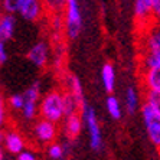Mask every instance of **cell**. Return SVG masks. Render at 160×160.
<instances>
[{
    "instance_id": "d6986e66",
    "label": "cell",
    "mask_w": 160,
    "mask_h": 160,
    "mask_svg": "<svg viewBox=\"0 0 160 160\" xmlns=\"http://www.w3.org/2000/svg\"><path fill=\"white\" fill-rule=\"evenodd\" d=\"M48 149H46V154H48L49 159L53 160H61L68 154V146L63 144V143H58V142H52L49 143Z\"/></svg>"
},
{
    "instance_id": "ba28073f",
    "label": "cell",
    "mask_w": 160,
    "mask_h": 160,
    "mask_svg": "<svg viewBox=\"0 0 160 160\" xmlns=\"http://www.w3.org/2000/svg\"><path fill=\"white\" fill-rule=\"evenodd\" d=\"M33 136L38 140V143H41V144H49V143L55 142L56 136H58L56 123H52L45 118L38 120L33 126Z\"/></svg>"
},
{
    "instance_id": "2e32d148",
    "label": "cell",
    "mask_w": 160,
    "mask_h": 160,
    "mask_svg": "<svg viewBox=\"0 0 160 160\" xmlns=\"http://www.w3.org/2000/svg\"><path fill=\"white\" fill-rule=\"evenodd\" d=\"M67 85H68V92H71L81 104H84V102H85V100H84V88H82V84L78 77H77V75H72V74L68 75Z\"/></svg>"
},
{
    "instance_id": "8992f818",
    "label": "cell",
    "mask_w": 160,
    "mask_h": 160,
    "mask_svg": "<svg viewBox=\"0 0 160 160\" xmlns=\"http://www.w3.org/2000/svg\"><path fill=\"white\" fill-rule=\"evenodd\" d=\"M160 49V23L150 22L149 25L140 28L138 35V51L140 53L147 51Z\"/></svg>"
},
{
    "instance_id": "ffe728a7",
    "label": "cell",
    "mask_w": 160,
    "mask_h": 160,
    "mask_svg": "<svg viewBox=\"0 0 160 160\" xmlns=\"http://www.w3.org/2000/svg\"><path fill=\"white\" fill-rule=\"evenodd\" d=\"M105 108H107L110 117L114 120H120L123 117V108H121V104L117 97L114 95H108L107 100H105Z\"/></svg>"
},
{
    "instance_id": "cb8c5ba5",
    "label": "cell",
    "mask_w": 160,
    "mask_h": 160,
    "mask_svg": "<svg viewBox=\"0 0 160 160\" xmlns=\"http://www.w3.org/2000/svg\"><path fill=\"white\" fill-rule=\"evenodd\" d=\"M152 19H153V22L160 23V0H153V4H152Z\"/></svg>"
},
{
    "instance_id": "4fadbf2b",
    "label": "cell",
    "mask_w": 160,
    "mask_h": 160,
    "mask_svg": "<svg viewBox=\"0 0 160 160\" xmlns=\"http://www.w3.org/2000/svg\"><path fill=\"white\" fill-rule=\"evenodd\" d=\"M3 144L4 150L13 156H18L22 150H25V140L16 131H8L6 134H3Z\"/></svg>"
},
{
    "instance_id": "f1b7e54d",
    "label": "cell",
    "mask_w": 160,
    "mask_h": 160,
    "mask_svg": "<svg viewBox=\"0 0 160 160\" xmlns=\"http://www.w3.org/2000/svg\"><path fill=\"white\" fill-rule=\"evenodd\" d=\"M62 26H63V18L55 15V18H53V29H55V30H61V28H62Z\"/></svg>"
},
{
    "instance_id": "44dd1931",
    "label": "cell",
    "mask_w": 160,
    "mask_h": 160,
    "mask_svg": "<svg viewBox=\"0 0 160 160\" xmlns=\"http://www.w3.org/2000/svg\"><path fill=\"white\" fill-rule=\"evenodd\" d=\"M81 102L72 95L71 92H63V108H65V116L74 114V112H79L81 108Z\"/></svg>"
},
{
    "instance_id": "484cf974",
    "label": "cell",
    "mask_w": 160,
    "mask_h": 160,
    "mask_svg": "<svg viewBox=\"0 0 160 160\" xmlns=\"http://www.w3.org/2000/svg\"><path fill=\"white\" fill-rule=\"evenodd\" d=\"M4 121H6V104L3 98H0V130L3 128Z\"/></svg>"
},
{
    "instance_id": "9c48e42d",
    "label": "cell",
    "mask_w": 160,
    "mask_h": 160,
    "mask_svg": "<svg viewBox=\"0 0 160 160\" xmlns=\"http://www.w3.org/2000/svg\"><path fill=\"white\" fill-rule=\"evenodd\" d=\"M152 4L153 0H134L133 15L138 25V29L152 22Z\"/></svg>"
},
{
    "instance_id": "277c9868",
    "label": "cell",
    "mask_w": 160,
    "mask_h": 160,
    "mask_svg": "<svg viewBox=\"0 0 160 160\" xmlns=\"http://www.w3.org/2000/svg\"><path fill=\"white\" fill-rule=\"evenodd\" d=\"M63 13V29L69 39H77L84 26V18L77 0H65Z\"/></svg>"
},
{
    "instance_id": "4316f807",
    "label": "cell",
    "mask_w": 160,
    "mask_h": 160,
    "mask_svg": "<svg viewBox=\"0 0 160 160\" xmlns=\"http://www.w3.org/2000/svg\"><path fill=\"white\" fill-rule=\"evenodd\" d=\"M16 157L19 160H35L36 154H33V152H29V150H22Z\"/></svg>"
},
{
    "instance_id": "5b68a950",
    "label": "cell",
    "mask_w": 160,
    "mask_h": 160,
    "mask_svg": "<svg viewBox=\"0 0 160 160\" xmlns=\"http://www.w3.org/2000/svg\"><path fill=\"white\" fill-rule=\"evenodd\" d=\"M142 118L143 124H144L146 134L149 137L150 143H152L157 150L160 149V116L157 112H154L144 102L142 107Z\"/></svg>"
},
{
    "instance_id": "ac0fdd59",
    "label": "cell",
    "mask_w": 160,
    "mask_h": 160,
    "mask_svg": "<svg viewBox=\"0 0 160 160\" xmlns=\"http://www.w3.org/2000/svg\"><path fill=\"white\" fill-rule=\"evenodd\" d=\"M160 65V49L140 53V71Z\"/></svg>"
},
{
    "instance_id": "e0dca14e",
    "label": "cell",
    "mask_w": 160,
    "mask_h": 160,
    "mask_svg": "<svg viewBox=\"0 0 160 160\" xmlns=\"http://www.w3.org/2000/svg\"><path fill=\"white\" fill-rule=\"evenodd\" d=\"M126 108H127V112L130 114H134V112L138 110L140 107V94H138L137 88L136 87H128L126 89Z\"/></svg>"
},
{
    "instance_id": "9a60e30c",
    "label": "cell",
    "mask_w": 160,
    "mask_h": 160,
    "mask_svg": "<svg viewBox=\"0 0 160 160\" xmlns=\"http://www.w3.org/2000/svg\"><path fill=\"white\" fill-rule=\"evenodd\" d=\"M16 30V19L15 15L6 13L0 18V41L8 42L10 41Z\"/></svg>"
},
{
    "instance_id": "5bb4252c",
    "label": "cell",
    "mask_w": 160,
    "mask_h": 160,
    "mask_svg": "<svg viewBox=\"0 0 160 160\" xmlns=\"http://www.w3.org/2000/svg\"><path fill=\"white\" fill-rule=\"evenodd\" d=\"M101 84L104 87V91L107 94H112L114 88H116V81H117V75H116V68L114 65L110 62L104 63L101 67Z\"/></svg>"
},
{
    "instance_id": "30bf717a",
    "label": "cell",
    "mask_w": 160,
    "mask_h": 160,
    "mask_svg": "<svg viewBox=\"0 0 160 160\" xmlns=\"http://www.w3.org/2000/svg\"><path fill=\"white\" fill-rule=\"evenodd\" d=\"M63 134L65 137L71 142L74 138H77L81 134V130L84 127V121H82V117L79 112H74V114H69V116L63 117Z\"/></svg>"
},
{
    "instance_id": "4dcf8cb0",
    "label": "cell",
    "mask_w": 160,
    "mask_h": 160,
    "mask_svg": "<svg viewBox=\"0 0 160 160\" xmlns=\"http://www.w3.org/2000/svg\"><path fill=\"white\" fill-rule=\"evenodd\" d=\"M159 152H160V149H159Z\"/></svg>"
},
{
    "instance_id": "3957f363",
    "label": "cell",
    "mask_w": 160,
    "mask_h": 160,
    "mask_svg": "<svg viewBox=\"0 0 160 160\" xmlns=\"http://www.w3.org/2000/svg\"><path fill=\"white\" fill-rule=\"evenodd\" d=\"M79 114L82 117L87 133H88L91 150L92 152H101V149H102V134H101V127L100 123H98V117L95 110L92 107H89L87 102H84L81 105V108H79Z\"/></svg>"
},
{
    "instance_id": "6da1fadb",
    "label": "cell",
    "mask_w": 160,
    "mask_h": 160,
    "mask_svg": "<svg viewBox=\"0 0 160 160\" xmlns=\"http://www.w3.org/2000/svg\"><path fill=\"white\" fill-rule=\"evenodd\" d=\"M6 13L22 16L25 20L35 22L43 15V0H2Z\"/></svg>"
},
{
    "instance_id": "d4e9b609",
    "label": "cell",
    "mask_w": 160,
    "mask_h": 160,
    "mask_svg": "<svg viewBox=\"0 0 160 160\" xmlns=\"http://www.w3.org/2000/svg\"><path fill=\"white\" fill-rule=\"evenodd\" d=\"M45 3H46L48 8H51L52 10L56 12L65 6V0H45Z\"/></svg>"
},
{
    "instance_id": "83f0119b",
    "label": "cell",
    "mask_w": 160,
    "mask_h": 160,
    "mask_svg": "<svg viewBox=\"0 0 160 160\" xmlns=\"http://www.w3.org/2000/svg\"><path fill=\"white\" fill-rule=\"evenodd\" d=\"M9 55H8V51H6V42L0 41V65H3L6 61H8Z\"/></svg>"
},
{
    "instance_id": "7402d4cb",
    "label": "cell",
    "mask_w": 160,
    "mask_h": 160,
    "mask_svg": "<svg viewBox=\"0 0 160 160\" xmlns=\"http://www.w3.org/2000/svg\"><path fill=\"white\" fill-rule=\"evenodd\" d=\"M144 102L150 105L154 112H157L160 116V92H154V91H144Z\"/></svg>"
},
{
    "instance_id": "603a6c76",
    "label": "cell",
    "mask_w": 160,
    "mask_h": 160,
    "mask_svg": "<svg viewBox=\"0 0 160 160\" xmlns=\"http://www.w3.org/2000/svg\"><path fill=\"white\" fill-rule=\"evenodd\" d=\"M9 107L12 110H16V111H20L23 107V94H15L9 98Z\"/></svg>"
},
{
    "instance_id": "f546056e",
    "label": "cell",
    "mask_w": 160,
    "mask_h": 160,
    "mask_svg": "<svg viewBox=\"0 0 160 160\" xmlns=\"http://www.w3.org/2000/svg\"><path fill=\"white\" fill-rule=\"evenodd\" d=\"M4 159V144H3V134L0 133V160Z\"/></svg>"
},
{
    "instance_id": "7a4b0ae2",
    "label": "cell",
    "mask_w": 160,
    "mask_h": 160,
    "mask_svg": "<svg viewBox=\"0 0 160 160\" xmlns=\"http://www.w3.org/2000/svg\"><path fill=\"white\" fill-rule=\"evenodd\" d=\"M38 114L41 118L49 120L52 123H61L65 117V108H63V92L59 91H49L41 97L39 101V111Z\"/></svg>"
},
{
    "instance_id": "8fae6325",
    "label": "cell",
    "mask_w": 160,
    "mask_h": 160,
    "mask_svg": "<svg viewBox=\"0 0 160 160\" xmlns=\"http://www.w3.org/2000/svg\"><path fill=\"white\" fill-rule=\"evenodd\" d=\"M28 59L36 68H43L49 61V46L46 42H38L28 52Z\"/></svg>"
},
{
    "instance_id": "7c38bea8",
    "label": "cell",
    "mask_w": 160,
    "mask_h": 160,
    "mask_svg": "<svg viewBox=\"0 0 160 160\" xmlns=\"http://www.w3.org/2000/svg\"><path fill=\"white\" fill-rule=\"evenodd\" d=\"M140 79L144 91L160 92V65L140 71Z\"/></svg>"
},
{
    "instance_id": "52a82bcc",
    "label": "cell",
    "mask_w": 160,
    "mask_h": 160,
    "mask_svg": "<svg viewBox=\"0 0 160 160\" xmlns=\"http://www.w3.org/2000/svg\"><path fill=\"white\" fill-rule=\"evenodd\" d=\"M39 101H41V85L39 82H35L23 92V107L20 112L26 121H32L38 116Z\"/></svg>"
}]
</instances>
